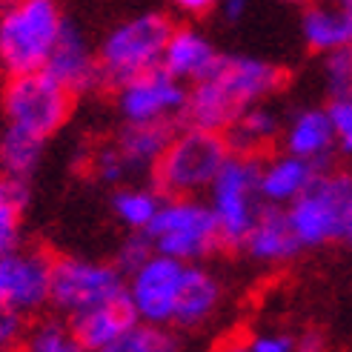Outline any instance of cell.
Instances as JSON below:
<instances>
[{"instance_id":"cell-38","label":"cell","mask_w":352,"mask_h":352,"mask_svg":"<svg viewBox=\"0 0 352 352\" xmlns=\"http://www.w3.org/2000/svg\"><path fill=\"white\" fill-rule=\"evenodd\" d=\"M246 6H250V0H221V3H218L223 21H230V23L241 21V17L246 14Z\"/></svg>"},{"instance_id":"cell-11","label":"cell","mask_w":352,"mask_h":352,"mask_svg":"<svg viewBox=\"0 0 352 352\" xmlns=\"http://www.w3.org/2000/svg\"><path fill=\"white\" fill-rule=\"evenodd\" d=\"M118 92V112L126 123H146V120H178L189 89L178 78H172L164 66L123 83Z\"/></svg>"},{"instance_id":"cell-13","label":"cell","mask_w":352,"mask_h":352,"mask_svg":"<svg viewBox=\"0 0 352 352\" xmlns=\"http://www.w3.org/2000/svg\"><path fill=\"white\" fill-rule=\"evenodd\" d=\"M243 250L250 252L255 261L284 263V261H292L304 246H301V241H298V235L292 230L287 209L275 206V204H263L250 235H246V241H243Z\"/></svg>"},{"instance_id":"cell-28","label":"cell","mask_w":352,"mask_h":352,"mask_svg":"<svg viewBox=\"0 0 352 352\" xmlns=\"http://www.w3.org/2000/svg\"><path fill=\"white\" fill-rule=\"evenodd\" d=\"M155 241L149 238L146 230H132V235L123 238V243L118 246V258H115V267L123 272V275H132L138 267H144V263L155 255Z\"/></svg>"},{"instance_id":"cell-34","label":"cell","mask_w":352,"mask_h":352,"mask_svg":"<svg viewBox=\"0 0 352 352\" xmlns=\"http://www.w3.org/2000/svg\"><path fill=\"white\" fill-rule=\"evenodd\" d=\"M252 352H292L295 341L289 336H258L250 341Z\"/></svg>"},{"instance_id":"cell-5","label":"cell","mask_w":352,"mask_h":352,"mask_svg":"<svg viewBox=\"0 0 352 352\" xmlns=\"http://www.w3.org/2000/svg\"><path fill=\"white\" fill-rule=\"evenodd\" d=\"M258 175H261V157L230 155L226 164L221 166L218 178L209 186V206H212L218 221L221 250L226 252L243 250V241L263 206L258 195Z\"/></svg>"},{"instance_id":"cell-15","label":"cell","mask_w":352,"mask_h":352,"mask_svg":"<svg viewBox=\"0 0 352 352\" xmlns=\"http://www.w3.org/2000/svg\"><path fill=\"white\" fill-rule=\"evenodd\" d=\"M69 324H72L75 338L83 344L86 352H98L103 346L115 344L120 336H126L140 321H138V312L129 301V295H120L109 304L92 307V309L75 315V318H69Z\"/></svg>"},{"instance_id":"cell-26","label":"cell","mask_w":352,"mask_h":352,"mask_svg":"<svg viewBox=\"0 0 352 352\" xmlns=\"http://www.w3.org/2000/svg\"><path fill=\"white\" fill-rule=\"evenodd\" d=\"M98 352H178V338L155 324H135L126 336Z\"/></svg>"},{"instance_id":"cell-24","label":"cell","mask_w":352,"mask_h":352,"mask_svg":"<svg viewBox=\"0 0 352 352\" xmlns=\"http://www.w3.org/2000/svg\"><path fill=\"white\" fill-rule=\"evenodd\" d=\"M17 352H86V349L75 338L72 324L63 315H52V318H38L26 327V336Z\"/></svg>"},{"instance_id":"cell-20","label":"cell","mask_w":352,"mask_h":352,"mask_svg":"<svg viewBox=\"0 0 352 352\" xmlns=\"http://www.w3.org/2000/svg\"><path fill=\"white\" fill-rule=\"evenodd\" d=\"M178 132V120H146V123H126L120 129L115 146L126 157L132 172L152 169L161 152L169 146V140Z\"/></svg>"},{"instance_id":"cell-10","label":"cell","mask_w":352,"mask_h":352,"mask_svg":"<svg viewBox=\"0 0 352 352\" xmlns=\"http://www.w3.org/2000/svg\"><path fill=\"white\" fill-rule=\"evenodd\" d=\"M184 270V261L155 252L144 267H138L126 278V295L138 312V321L155 327L175 321V304H178Z\"/></svg>"},{"instance_id":"cell-21","label":"cell","mask_w":352,"mask_h":352,"mask_svg":"<svg viewBox=\"0 0 352 352\" xmlns=\"http://www.w3.org/2000/svg\"><path fill=\"white\" fill-rule=\"evenodd\" d=\"M218 301H221V284L215 280V275H209L206 270L195 267V263H186L172 324L198 327L215 312Z\"/></svg>"},{"instance_id":"cell-41","label":"cell","mask_w":352,"mask_h":352,"mask_svg":"<svg viewBox=\"0 0 352 352\" xmlns=\"http://www.w3.org/2000/svg\"><path fill=\"white\" fill-rule=\"evenodd\" d=\"M6 3H12V0H0V6H6Z\"/></svg>"},{"instance_id":"cell-22","label":"cell","mask_w":352,"mask_h":352,"mask_svg":"<svg viewBox=\"0 0 352 352\" xmlns=\"http://www.w3.org/2000/svg\"><path fill=\"white\" fill-rule=\"evenodd\" d=\"M43 138L6 126L0 132V172L9 175V178L29 181L43 161Z\"/></svg>"},{"instance_id":"cell-16","label":"cell","mask_w":352,"mask_h":352,"mask_svg":"<svg viewBox=\"0 0 352 352\" xmlns=\"http://www.w3.org/2000/svg\"><path fill=\"white\" fill-rule=\"evenodd\" d=\"M218 60H221V52L209 43L201 32H195L192 26H175L166 41L161 66L181 83L184 80L195 83L212 72Z\"/></svg>"},{"instance_id":"cell-31","label":"cell","mask_w":352,"mask_h":352,"mask_svg":"<svg viewBox=\"0 0 352 352\" xmlns=\"http://www.w3.org/2000/svg\"><path fill=\"white\" fill-rule=\"evenodd\" d=\"M26 336V318L21 312L0 304V352H17Z\"/></svg>"},{"instance_id":"cell-2","label":"cell","mask_w":352,"mask_h":352,"mask_svg":"<svg viewBox=\"0 0 352 352\" xmlns=\"http://www.w3.org/2000/svg\"><path fill=\"white\" fill-rule=\"evenodd\" d=\"M63 23L58 0H12L0 6V69L9 78L41 72Z\"/></svg>"},{"instance_id":"cell-19","label":"cell","mask_w":352,"mask_h":352,"mask_svg":"<svg viewBox=\"0 0 352 352\" xmlns=\"http://www.w3.org/2000/svg\"><path fill=\"white\" fill-rule=\"evenodd\" d=\"M280 135V120L275 112L263 109L261 103L250 107L246 112H241L230 126L223 129V138L230 144L232 155H243V157H267L272 144Z\"/></svg>"},{"instance_id":"cell-12","label":"cell","mask_w":352,"mask_h":352,"mask_svg":"<svg viewBox=\"0 0 352 352\" xmlns=\"http://www.w3.org/2000/svg\"><path fill=\"white\" fill-rule=\"evenodd\" d=\"M43 72H49L60 86H66L75 98L78 95H89V92H95V89L103 86L98 52L89 46L86 34L72 21L63 23L60 38H58L55 49H52Z\"/></svg>"},{"instance_id":"cell-1","label":"cell","mask_w":352,"mask_h":352,"mask_svg":"<svg viewBox=\"0 0 352 352\" xmlns=\"http://www.w3.org/2000/svg\"><path fill=\"white\" fill-rule=\"evenodd\" d=\"M280 86H287L280 66L246 55H221L212 72L192 83L178 126L223 132L241 112L275 95Z\"/></svg>"},{"instance_id":"cell-17","label":"cell","mask_w":352,"mask_h":352,"mask_svg":"<svg viewBox=\"0 0 352 352\" xmlns=\"http://www.w3.org/2000/svg\"><path fill=\"white\" fill-rule=\"evenodd\" d=\"M284 149L318 166H329V157L338 146H336V132H332L327 109L298 112L284 132Z\"/></svg>"},{"instance_id":"cell-6","label":"cell","mask_w":352,"mask_h":352,"mask_svg":"<svg viewBox=\"0 0 352 352\" xmlns=\"http://www.w3.org/2000/svg\"><path fill=\"white\" fill-rule=\"evenodd\" d=\"M146 232L155 241L157 252L184 263H195L221 250V232L212 206L195 198H164Z\"/></svg>"},{"instance_id":"cell-7","label":"cell","mask_w":352,"mask_h":352,"mask_svg":"<svg viewBox=\"0 0 352 352\" xmlns=\"http://www.w3.org/2000/svg\"><path fill=\"white\" fill-rule=\"evenodd\" d=\"M75 95L60 86L49 72L14 75L3 86V115L6 126L52 138L72 115Z\"/></svg>"},{"instance_id":"cell-14","label":"cell","mask_w":352,"mask_h":352,"mask_svg":"<svg viewBox=\"0 0 352 352\" xmlns=\"http://www.w3.org/2000/svg\"><path fill=\"white\" fill-rule=\"evenodd\" d=\"M324 169L327 166L304 161V157H295L289 152L275 155V157H263L261 175H258V195L263 204L289 206Z\"/></svg>"},{"instance_id":"cell-30","label":"cell","mask_w":352,"mask_h":352,"mask_svg":"<svg viewBox=\"0 0 352 352\" xmlns=\"http://www.w3.org/2000/svg\"><path fill=\"white\" fill-rule=\"evenodd\" d=\"M332 132H336V146L341 155H352V95L332 98L327 107Z\"/></svg>"},{"instance_id":"cell-3","label":"cell","mask_w":352,"mask_h":352,"mask_svg":"<svg viewBox=\"0 0 352 352\" xmlns=\"http://www.w3.org/2000/svg\"><path fill=\"white\" fill-rule=\"evenodd\" d=\"M230 155L223 132L178 126L169 146L152 166V189L164 198H192L212 186Z\"/></svg>"},{"instance_id":"cell-8","label":"cell","mask_w":352,"mask_h":352,"mask_svg":"<svg viewBox=\"0 0 352 352\" xmlns=\"http://www.w3.org/2000/svg\"><path fill=\"white\" fill-rule=\"evenodd\" d=\"M126 295V275L115 263H100L89 258L60 255L52 263V309L63 318L109 304Z\"/></svg>"},{"instance_id":"cell-32","label":"cell","mask_w":352,"mask_h":352,"mask_svg":"<svg viewBox=\"0 0 352 352\" xmlns=\"http://www.w3.org/2000/svg\"><path fill=\"white\" fill-rule=\"evenodd\" d=\"M23 209L17 206H3L0 209V255H6L12 250H17L23 241Z\"/></svg>"},{"instance_id":"cell-36","label":"cell","mask_w":352,"mask_h":352,"mask_svg":"<svg viewBox=\"0 0 352 352\" xmlns=\"http://www.w3.org/2000/svg\"><path fill=\"white\" fill-rule=\"evenodd\" d=\"M175 9L184 12V14H192V17H201V14H209L212 9H218L221 0H172Z\"/></svg>"},{"instance_id":"cell-33","label":"cell","mask_w":352,"mask_h":352,"mask_svg":"<svg viewBox=\"0 0 352 352\" xmlns=\"http://www.w3.org/2000/svg\"><path fill=\"white\" fill-rule=\"evenodd\" d=\"M26 204H29V181L9 178V175L0 172V209L3 206L26 209Z\"/></svg>"},{"instance_id":"cell-9","label":"cell","mask_w":352,"mask_h":352,"mask_svg":"<svg viewBox=\"0 0 352 352\" xmlns=\"http://www.w3.org/2000/svg\"><path fill=\"white\" fill-rule=\"evenodd\" d=\"M52 258L41 246H17L0 255V304L23 318L41 315L52 304Z\"/></svg>"},{"instance_id":"cell-23","label":"cell","mask_w":352,"mask_h":352,"mask_svg":"<svg viewBox=\"0 0 352 352\" xmlns=\"http://www.w3.org/2000/svg\"><path fill=\"white\" fill-rule=\"evenodd\" d=\"M312 186L321 192V198L329 206L332 223H336V241L352 243V172L336 169V172H318Z\"/></svg>"},{"instance_id":"cell-37","label":"cell","mask_w":352,"mask_h":352,"mask_svg":"<svg viewBox=\"0 0 352 352\" xmlns=\"http://www.w3.org/2000/svg\"><path fill=\"white\" fill-rule=\"evenodd\" d=\"M250 341H252V338H246L243 332H232V336L221 338V341L212 346V352H252Z\"/></svg>"},{"instance_id":"cell-4","label":"cell","mask_w":352,"mask_h":352,"mask_svg":"<svg viewBox=\"0 0 352 352\" xmlns=\"http://www.w3.org/2000/svg\"><path fill=\"white\" fill-rule=\"evenodd\" d=\"M172 29L175 26L164 12L135 14L129 21L118 23L115 29H109L98 49L103 86L120 89L123 83H129L161 66Z\"/></svg>"},{"instance_id":"cell-18","label":"cell","mask_w":352,"mask_h":352,"mask_svg":"<svg viewBox=\"0 0 352 352\" xmlns=\"http://www.w3.org/2000/svg\"><path fill=\"white\" fill-rule=\"evenodd\" d=\"M301 34L312 52H327L341 49V46H352V17L332 0H309L304 3V14H301Z\"/></svg>"},{"instance_id":"cell-35","label":"cell","mask_w":352,"mask_h":352,"mask_svg":"<svg viewBox=\"0 0 352 352\" xmlns=\"http://www.w3.org/2000/svg\"><path fill=\"white\" fill-rule=\"evenodd\" d=\"M292 352H327V338L321 329H307L301 338L295 341Z\"/></svg>"},{"instance_id":"cell-25","label":"cell","mask_w":352,"mask_h":352,"mask_svg":"<svg viewBox=\"0 0 352 352\" xmlns=\"http://www.w3.org/2000/svg\"><path fill=\"white\" fill-rule=\"evenodd\" d=\"M161 204H164V195L157 189H118L112 195L115 215L129 230H146L155 221Z\"/></svg>"},{"instance_id":"cell-29","label":"cell","mask_w":352,"mask_h":352,"mask_svg":"<svg viewBox=\"0 0 352 352\" xmlns=\"http://www.w3.org/2000/svg\"><path fill=\"white\" fill-rule=\"evenodd\" d=\"M89 166H92V172H95V178H98V181L112 184V186H118L120 181H126L129 175H132V169H129V164H126V157L120 155V149H118L115 144L100 146V149L92 155Z\"/></svg>"},{"instance_id":"cell-39","label":"cell","mask_w":352,"mask_h":352,"mask_svg":"<svg viewBox=\"0 0 352 352\" xmlns=\"http://www.w3.org/2000/svg\"><path fill=\"white\" fill-rule=\"evenodd\" d=\"M336 3H338V6H341V9H344L349 17H352V0H336Z\"/></svg>"},{"instance_id":"cell-40","label":"cell","mask_w":352,"mask_h":352,"mask_svg":"<svg viewBox=\"0 0 352 352\" xmlns=\"http://www.w3.org/2000/svg\"><path fill=\"white\" fill-rule=\"evenodd\" d=\"M284 3H292V6H304V3H309V0H284Z\"/></svg>"},{"instance_id":"cell-27","label":"cell","mask_w":352,"mask_h":352,"mask_svg":"<svg viewBox=\"0 0 352 352\" xmlns=\"http://www.w3.org/2000/svg\"><path fill=\"white\" fill-rule=\"evenodd\" d=\"M324 83L329 98L352 95V46L332 49L324 55Z\"/></svg>"}]
</instances>
